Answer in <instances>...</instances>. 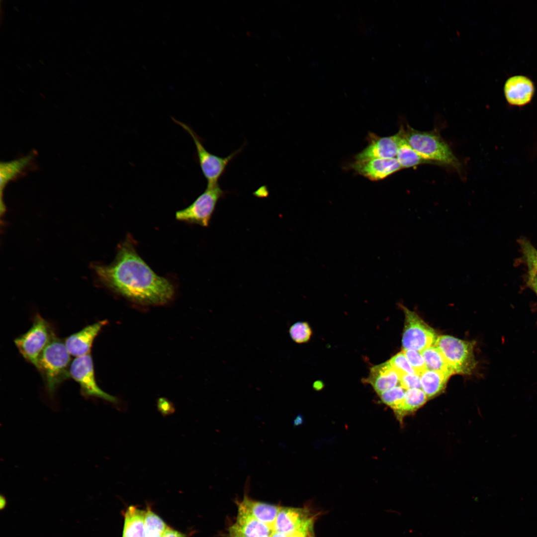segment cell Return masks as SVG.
<instances>
[{"instance_id":"obj_6","label":"cell","mask_w":537,"mask_h":537,"mask_svg":"<svg viewBox=\"0 0 537 537\" xmlns=\"http://www.w3.org/2000/svg\"><path fill=\"white\" fill-rule=\"evenodd\" d=\"M226 193L221 188L219 184L207 185L204 192L190 205L176 212V219L207 227L217 202Z\"/></svg>"},{"instance_id":"obj_15","label":"cell","mask_w":537,"mask_h":537,"mask_svg":"<svg viewBox=\"0 0 537 537\" xmlns=\"http://www.w3.org/2000/svg\"><path fill=\"white\" fill-rule=\"evenodd\" d=\"M106 323V320L97 322L66 338L64 343L70 354L76 358L90 354L94 339Z\"/></svg>"},{"instance_id":"obj_36","label":"cell","mask_w":537,"mask_h":537,"mask_svg":"<svg viewBox=\"0 0 537 537\" xmlns=\"http://www.w3.org/2000/svg\"><path fill=\"white\" fill-rule=\"evenodd\" d=\"M271 537H287V536L276 532H273Z\"/></svg>"},{"instance_id":"obj_4","label":"cell","mask_w":537,"mask_h":537,"mask_svg":"<svg viewBox=\"0 0 537 537\" xmlns=\"http://www.w3.org/2000/svg\"><path fill=\"white\" fill-rule=\"evenodd\" d=\"M55 336L50 323L37 314L30 328L15 338L14 342L23 358L37 367L40 355Z\"/></svg>"},{"instance_id":"obj_18","label":"cell","mask_w":537,"mask_h":537,"mask_svg":"<svg viewBox=\"0 0 537 537\" xmlns=\"http://www.w3.org/2000/svg\"><path fill=\"white\" fill-rule=\"evenodd\" d=\"M260 522L274 530L280 506L257 501L245 496L238 504Z\"/></svg>"},{"instance_id":"obj_20","label":"cell","mask_w":537,"mask_h":537,"mask_svg":"<svg viewBox=\"0 0 537 537\" xmlns=\"http://www.w3.org/2000/svg\"><path fill=\"white\" fill-rule=\"evenodd\" d=\"M145 511L131 506L124 516L122 537H144Z\"/></svg>"},{"instance_id":"obj_3","label":"cell","mask_w":537,"mask_h":537,"mask_svg":"<svg viewBox=\"0 0 537 537\" xmlns=\"http://www.w3.org/2000/svg\"><path fill=\"white\" fill-rule=\"evenodd\" d=\"M403 128L407 142L425 159L459 170L460 163L448 145L435 131H422L407 125Z\"/></svg>"},{"instance_id":"obj_22","label":"cell","mask_w":537,"mask_h":537,"mask_svg":"<svg viewBox=\"0 0 537 537\" xmlns=\"http://www.w3.org/2000/svg\"><path fill=\"white\" fill-rule=\"evenodd\" d=\"M401 129L402 135L396 158L402 168H412L423 164L433 163L424 158L411 147L404 138L403 126Z\"/></svg>"},{"instance_id":"obj_5","label":"cell","mask_w":537,"mask_h":537,"mask_svg":"<svg viewBox=\"0 0 537 537\" xmlns=\"http://www.w3.org/2000/svg\"><path fill=\"white\" fill-rule=\"evenodd\" d=\"M434 345L441 352L454 374H469L475 367L473 342L441 335Z\"/></svg>"},{"instance_id":"obj_1","label":"cell","mask_w":537,"mask_h":537,"mask_svg":"<svg viewBox=\"0 0 537 537\" xmlns=\"http://www.w3.org/2000/svg\"><path fill=\"white\" fill-rule=\"evenodd\" d=\"M93 268L103 285L140 304L164 305L175 294L172 283L157 275L138 255L130 236L119 245L111 264L94 265Z\"/></svg>"},{"instance_id":"obj_35","label":"cell","mask_w":537,"mask_h":537,"mask_svg":"<svg viewBox=\"0 0 537 537\" xmlns=\"http://www.w3.org/2000/svg\"><path fill=\"white\" fill-rule=\"evenodd\" d=\"M302 417L300 415H298L297 417L294 420V425L295 426L299 425L302 423Z\"/></svg>"},{"instance_id":"obj_2","label":"cell","mask_w":537,"mask_h":537,"mask_svg":"<svg viewBox=\"0 0 537 537\" xmlns=\"http://www.w3.org/2000/svg\"><path fill=\"white\" fill-rule=\"evenodd\" d=\"M70 356L64 342L56 336L39 358L36 368L41 374L51 396L61 383L71 377Z\"/></svg>"},{"instance_id":"obj_25","label":"cell","mask_w":537,"mask_h":537,"mask_svg":"<svg viewBox=\"0 0 537 537\" xmlns=\"http://www.w3.org/2000/svg\"><path fill=\"white\" fill-rule=\"evenodd\" d=\"M406 389L398 385L378 394L381 401L395 412L400 406L404 397Z\"/></svg>"},{"instance_id":"obj_24","label":"cell","mask_w":537,"mask_h":537,"mask_svg":"<svg viewBox=\"0 0 537 537\" xmlns=\"http://www.w3.org/2000/svg\"><path fill=\"white\" fill-rule=\"evenodd\" d=\"M168 528L164 521L150 509L145 512L144 537H162Z\"/></svg>"},{"instance_id":"obj_12","label":"cell","mask_w":537,"mask_h":537,"mask_svg":"<svg viewBox=\"0 0 537 537\" xmlns=\"http://www.w3.org/2000/svg\"><path fill=\"white\" fill-rule=\"evenodd\" d=\"M37 152L32 151L28 155L8 162L0 164V188L1 212L5 210L2 201L3 190L8 184L26 175L28 172L35 170L37 168L36 163Z\"/></svg>"},{"instance_id":"obj_27","label":"cell","mask_w":537,"mask_h":537,"mask_svg":"<svg viewBox=\"0 0 537 537\" xmlns=\"http://www.w3.org/2000/svg\"><path fill=\"white\" fill-rule=\"evenodd\" d=\"M521 243L529 271H531L537 274V250L526 240H522Z\"/></svg>"},{"instance_id":"obj_33","label":"cell","mask_w":537,"mask_h":537,"mask_svg":"<svg viewBox=\"0 0 537 537\" xmlns=\"http://www.w3.org/2000/svg\"><path fill=\"white\" fill-rule=\"evenodd\" d=\"M162 537H185V536L182 533L168 527Z\"/></svg>"},{"instance_id":"obj_11","label":"cell","mask_w":537,"mask_h":537,"mask_svg":"<svg viewBox=\"0 0 537 537\" xmlns=\"http://www.w3.org/2000/svg\"><path fill=\"white\" fill-rule=\"evenodd\" d=\"M402 135L401 128L392 136L379 137L374 134H369L368 145L356 155L355 160L396 158Z\"/></svg>"},{"instance_id":"obj_8","label":"cell","mask_w":537,"mask_h":537,"mask_svg":"<svg viewBox=\"0 0 537 537\" xmlns=\"http://www.w3.org/2000/svg\"><path fill=\"white\" fill-rule=\"evenodd\" d=\"M405 316L402 336L403 350L422 352L435 345L438 336L415 312L401 306Z\"/></svg>"},{"instance_id":"obj_14","label":"cell","mask_w":537,"mask_h":537,"mask_svg":"<svg viewBox=\"0 0 537 537\" xmlns=\"http://www.w3.org/2000/svg\"><path fill=\"white\" fill-rule=\"evenodd\" d=\"M503 91L509 104L514 106H523L532 100L535 91L533 82L528 77L515 75L509 77L505 82Z\"/></svg>"},{"instance_id":"obj_13","label":"cell","mask_w":537,"mask_h":537,"mask_svg":"<svg viewBox=\"0 0 537 537\" xmlns=\"http://www.w3.org/2000/svg\"><path fill=\"white\" fill-rule=\"evenodd\" d=\"M351 167L358 174L373 181L383 179L402 169L396 158L355 161Z\"/></svg>"},{"instance_id":"obj_17","label":"cell","mask_w":537,"mask_h":537,"mask_svg":"<svg viewBox=\"0 0 537 537\" xmlns=\"http://www.w3.org/2000/svg\"><path fill=\"white\" fill-rule=\"evenodd\" d=\"M400 375L389 361L371 368L366 382L378 394L399 385Z\"/></svg>"},{"instance_id":"obj_26","label":"cell","mask_w":537,"mask_h":537,"mask_svg":"<svg viewBox=\"0 0 537 537\" xmlns=\"http://www.w3.org/2000/svg\"><path fill=\"white\" fill-rule=\"evenodd\" d=\"M291 339L298 344L308 342L311 336V328L306 322H299L293 324L289 328Z\"/></svg>"},{"instance_id":"obj_23","label":"cell","mask_w":537,"mask_h":537,"mask_svg":"<svg viewBox=\"0 0 537 537\" xmlns=\"http://www.w3.org/2000/svg\"><path fill=\"white\" fill-rule=\"evenodd\" d=\"M428 369L444 372L451 375L454 374L440 350L435 345L420 352Z\"/></svg>"},{"instance_id":"obj_7","label":"cell","mask_w":537,"mask_h":537,"mask_svg":"<svg viewBox=\"0 0 537 537\" xmlns=\"http://www.w3.org/2000/svg\"><path fill=\"white\" fill-rule=\"evenodd\" d=\"M192 137L196 147V156L203 175L207 181V185L218 184V181L225 172L230 162L242 150V148L226 157H221L208 152L204 147L202 140L189 125L173 118Z\"/></svg>"},{"instance_id":"obj_39","label":"cell","mask_w":537,"mask_h":537,"mask_svg":"<svg viewBox=\"0 0 537 537\" xmlns=\"http://www.w3.org/2000/svg\"><path fill=\"white\" fill-rule=\"evenodd\" d=\"M271 536H265V537H271Z\"/></svg>"},{"instance_id":"obj_9","label":"cell","mask_w":537,"mask_h":537,"mask_svg":"<svg viewBox=\"0 0 537 537\" xmlns=\"http://www.w3.org/2000/svg\"><path fill=\"white\" fill-rule=\"evenodd\" d=\"M70 377L77 382L82 394L87 397H96L116 403V397L102 390L96 383L92 358L90 354L76 357L70 367Z\"/></svg>"},{"instance_id":"obj_32","label":"cell","mask_w":537,"mask_h":537,"mask_svg":"<svg viewBox=\"0 0 537 537\" xmlns=\"http://www.w3.org/2000/svg\"><path fill=\"white\" fill-rule=\"evenodd\" d=\"M314 523H312L300 531H297L294 534L287 536V537H306L309 530L314 528Z\"/></svg>"},{"instance_id":"obj_19","label":"cell","mask_w":537,"mask_h":537,"mask_svg":"<svg viewBox=\"0 0 537 537\" xmlns=\"http://www.w3.org/2000/svg\"><path fill=\"white\" fill-rule=\"evenodd\" d=\"M450 376L444 372L426 369L420 374L421 389L428 399L439 394Z\"/></svg>"},{"instance_id":"obj_29","label":"cell","mask_w":537,"mask_h":537,"mask_svg":"<svg viewBox=\"0 0 537 537\" xmlns=\"http://www.w3.org/2000/svg\"><path fill=\"white\" fill-rule=\"evenodd\" d=\"M403 352L416 374L420 375L423 371L428 369L420 352L413 350H403Z\"/></svg>"},{"instance_id":"obj_28","label":"cell","mask_w":537,"mask_h":537,"mask_svg":"<svg viewBox=\"0 0 537 537\" xmlns=\"http://www.w3.org/2000/svg\"><path fill=\"white\" fill-rule=\"evenodd\" d=\"M389 362L399 375L416 374L403 351L394 356Z\"/></svg>"},{"instance_id":"obj_10","label":"cell","mask_w":537,"mask_h":537,"mask_svg":"<svg viewBox=\"0 0 537 537\" xmlns=\"http://www.w3.org/2000/svg\"><path fill=\"white\" fill-rule=\"evenodd\" d=\"M320 515L307 508L281 507L275 521L274 532L287 536L315 523Z\"/></svg>"},{"instance_id":"obj_31","label":"cell","mask_w":537,"mask_h":537,"mask_svg":"<svg viewBox=\"0 0 537 537\" xmlns=\"http://www.w3.org/2000/svg\"><path fill=\"white\" fill-rule=\"evenodd\" d=\"M528 283L537 295V274L531 271H529Z\"/></svg>"},{"instance_id":"obj_37","label":"cell","mask_w":537,"mask_h":537,"mask_svg":"<svg viewBox=\"0 0 537 537\" xmlns=\"http://www.w3.org/2000/svg\"><path fill=\"white\" fill-rule=\"evenodd\" d=\"M227 537H241L239 535L236 534L235 533L229 530V534L228 535Z\"/></svg>"},{"instance_id":"obj_21","label":"cell","mask_w":537,"mask_h":537,"mask_svg":"<svg viewBox=\"0 0 537 537\" xmlns=\"http://www.w3.org/2000/svg\"><path fill=\"white\" fill-rule=\"evenodd\" d=\"M428 398L421 389L414 388L406 390L400 407L394 412L400 421L409 414H411L424 405Z\"/></svg>"},{"instance_id":"obj_34","label":"cell","mask_w":537,"mask_h":537,"mask_svg":"<svg viewBox=\"0 0 537 537\" xmlns=\"http://www.w3.org/2000/svg\"><path fill=\"white\" fill-rule=\"evenodd\" d=\"M6 500H5V498L4 497L1 496L0 498V509L2 510V509H3L5 507V506L6 505Z\"/></svg>"},{"instance_id":"obj_16","label":"cell","mask_w":537,"mask_h":537,"mask_svg":"<svg viewBox=\"0 0 537 537\" xmlns=\"http://www.w3.org/2000/svg\"><path fill=\"white\" fill-rule=\"evenodd\" d=\"M242 537L271 536L274 530L260 522L242 507L238 506L236 523L229 530Z\"/></svg>"},{"instance_id":"obj_38","label":"cell","mask_w":537,"mask_h":537,"mask_svg":"<svg viewBox=\"0 0 537 537\" xmlns=\"http://www.w3.org/2000/svg\"><path fill=\"white\" fill-rule=\"evenodd\" d=\"M306 537H315L314 532V528H312L309 530Z\"/></svg>"},{"instance_id":"obj_30","label":"cell","mask_w":537,"mask_h":537,"mask_svg":"<svg viewBox=\"0 0 537 537\" xmlns=\"http://www.w3.org/2000/svg\"><path fill=\"white\" fill-rule=\"evenodd\" d=\"M399 378V385L406 390L421 389L420 375L417 374H402Z\"/></svg>"}]
</instances>
